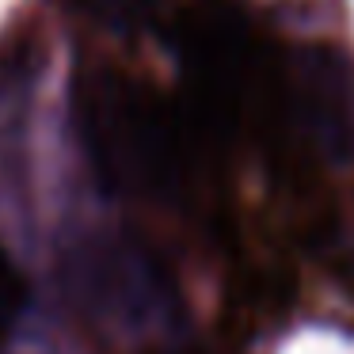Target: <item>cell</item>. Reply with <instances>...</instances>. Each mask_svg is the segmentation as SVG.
<instances>
[{
  "instance_id": "1",
  "label": "cell",
  "mask_w": 354,
  "mask_h": 354,
  "mask_svg": "<svg viewBox=\"0 0 354 354\" xmlns=\"http://www.w3.org/2000/svg\"><path fill=\"white\" fill-rule=\"evenodd\" d=\"M73 278H77L80 297L115 320L133 324L156 308L153 274H149L145 259L118 240L80 248L73 259Z\"/></svg>"
},
{
  "instance_id": "2",
  "label": "cell",
  "mask_w": 354,
  "mask_h": 354,
  "mask_svg": "<svg viewBox=\"0 0 354 354\" xmlns=\"http://www.w3.org/2000/svg\"><path fill=\"white\" fill-rule=\"evenodd\" d=\"M19 308H24V282H19L8 252L0 248V335H8L12 331Z\"/></svg>"
}]
</instances>
